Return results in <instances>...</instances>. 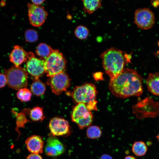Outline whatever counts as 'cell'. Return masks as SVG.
<instances>
[{
    "label": "cell",
    "mask_w": 159,
    "mask_h": 159,
    "mask_svg": "<svg viewBox=\"0 0 159 159\" xmlns=\"http://www.w3.org/2000/svg\"><path fill=\"white\" fill-rule=\"evenodd\" d=\"M142 79L135 70L125 68L116 77L110 78L109 89L114 95L125 98L131 96H139L143 92Z\"/></svg>",
    "instance_id": "6da1fadb"
},
{
    "label": "cell",
    "mask_w": 159,
    "mask_h": 159,
    "mask_svg": "<svg viewBox=\"0 0 159 159\" xmlns=\"http://www.w3.org/2000/svg\"><path fill=\"white\" fill-rule=\"evenodd\" d=\"M103 67L111 78L117 77L123 69L125 63L122 52L115 47L108 49L100 55Z\"/></svg>",
    "instance_id": "7a4b0ae2"
},
{
    "label": "cell",
    "mask_w": 159,
    "mask_h": 159,
    "mask_svg": "<svg viewBox=\"0 0 159 159\" xmlns=\"http://www.w3.org/2000/svg\"><path fill=\"white\" fill-rule=\"evenodd\" d=\"M97 93L95 86L88 83L75 87L71 95L75 102L77 104H85L87 108L91 111L97 110Z\"/></svg>",
    "instance_id": "3957f363"
},
{
    "label": "cell",
    "mask_w": 159,
    "mask_h": 159,
    "mask_svg": "<svg viewBox=\"0 0 159 159\" xmlns=\"http://www.w3.org/2000/svg\"><path fill=\"white\" fill-rule=\"evenodd\" d=\"M66 61L62 54L58 49H54L52 53L44 60L45 73L51 77L64 72Z\"/></svg>",
    "instance_id": "277c9868"
},
{
    "label": "cell",
    "mask_w": 159,
    "mask_h": 159,
    "mask_svg": "<svg viewBox=\"0 0 159 159\" xmlns=\"http://www.w3.org/2000/svg\"><path fill=\"white\" fill-rule=\"evenodd\" d=\"M7 84L10 88L19 90L28 85V74L26 69L20 67L13 66L5 71Z\"/></svg>",
    "instance_id": "5b68a950"
},
{
    "label": "cell",
    "mask_w": 159,
    "mask_h": 159,
    "mask_svg": "<svg viewBox=\"0 0 159 159\" xmlns=\"http://www.w3.org/2000/svg\"><path fill=\"white\" fill-rule=\"evenodd\" d=\"M72 121L76 123L79 128L82 129L91 124L93 115L83 103L77 104L73 109L71 115Z\"/></svg>",
    "instance_id": "8992f818"
},
{
    "label": "cell",
    "mask_w": 159,
    "mask_h": 159,
    "mask_svg": "<svg viewBox=\"0 0 159 159\" xmlns=\"http://www.w3.org/2000/svg\"><path fill=\"white\" fill-rule=\"evenodd\" d=\"M155 22L154 13L147 8L136 9L134 13V23L139 28L146 30L150 29Z\"/></svg>",
    "instance_id": "52a82bcc"
},
{
    "label": "cell",
    "mask_w": 159,
    "mask_h": 159,
    "mask_svg": "<svg viewBox=\"0 0 159 159\" xmlns=\"http://www.w3.org/2000/svg\"><path fill=\"white\" fill-rule=\"evenodd\" d=\"M47 83L50 86L52 92L58 95L68 88L70 80L68 75L64 72L50 77Z\"/></svg>",
    "instance_id": "ba28073f"
},
{
    "label": "cell",
    "mask_w": 159,
    "mask_h": 159,
    "mask_svg": "<svg viewBox=\"0 0 159 159\" xmlns=\"http://www.w3.org/2000/svg\"><path fill=\"white\" fill-rule=\"evenodd\" d=\"M27 58L26 64L27 72L34 80L39 79L45 73L44 60L36 57L31 52H27Z\"/></svg>",
    "instance_id": "9c48e42d"
},
{
    "label": "cell",
    "mask_w": 159,
    "mask_h": 159,
    "mask_svg": "<svg viewBox=\"0 0 159 159\" xmlns=\"http://www.w3.org/2000/svg\"><path fill=\"white\" fill-rule=\"evenodd\" d=\"M28 15L30 23L33 26L39 27L44 22L47 13L42 6L28 3Z\"/></svg>",
    "instance_id": "30bf717a"
},
{
    "label": "cell",
    "mask_w": 159,
    "mask_h": 159,
    "mask_svg": "<svg viewBox=\"0 0 159 159\" xmlns=\"http://www.w3.org/2000/svg\"><path fill=\"white\" fill-rule=\"evenodd\" d=\"M49 126L51 134L54 136H63L69 132V123L62 118H53L50 121Z\"/></svg>",
    "instance_id": "8fae6325"
},
{
    "label": "cell",
    "mask_w": 159,
    "mask_h": 159,
    "mask_svg": "<svg viewBox=\"0 0 159 159\" xmlns=\"http://www.w3.org/2000/svg\"><path fill=\"white\" fill-rule=\"evenodd\" d=\"M44 150L47 155L56 157L64 153V147L63 144L57 137L52 135L47 140Z\"/></svg>",
    "instance_id": "7c38bea8"
},
{
    "label": "cell",
    "mask_w": 159,
    "mask_h": 159,
    "mask_svg": "<svg viewBox=\"0 0 159 159\" xmlns=\"http://www.w3.org/2000/svg\"><path fill=\"white\" fill-rule=\"evenodd\" d=\"M25 143L27 150L31 153H42L44 141L41 137L36 135H32L26 139Z\"/></svg>",
    "instance_id": "4fadbf2b"
},
{
    "label": "cell",
    "mask_w": 159,
    "mask_h": 159,
    "mask_svg": "<svg viewBox=\"0 0 159 159\" xmlns=\"http://www.w3.org/2000/svg\"><path fill=\"white\" fill-rule=\"evenodd\" d=\"M9 58L10 61L14 66L19 67L22 63L27 62V52L22 47L15 45L9 55Z\"/></svg>",
    "instance_id": "5bb4252c"
},
{
    "label": "cell",
    "mask_w": 159,
    "mask_h": 159,
    "mask_svg": "<svg viewBox=\"0 0 159 159\" xmlns=\"http://www.w3.org/2000/svg\"><path fill=\"white\" fill-rule=\"evenodd\" d=\"M148 90L153 94L159 95V73L150 74L146 80Z\"/></svg>",
    "instance_id": "9a60e30c"
},
{
    "label": "cell",
    "mask_w": 159,
    "mask_h": 159,
    "mask_svg": "<svg viewBox=\"0 0 159 159\" xmlns=\"http://www.w3.org/2000/svg\"><path fill=\"white\" fill-rule=\"evenodd\" d=\"M85 12L91 14L101 6V0H82Z\"/></svg>",
    "instance_id": "2e32d148"
},
{
    "label": "cell",
    "mask_w": 159,
    "mask_h": 159,
    "mask_svg": "<svg viewBox=\"0 0 159 159\" xmlns=\"http://www.w3.org/2000/svg\"><path fill=\"white\" fill-rule=\"evenodd\" d=\"M53 50L49 45L44 43H41L37 47L35 52L44 60L52 53Z\"/></svg>",
    "instance_id": "e0dca14e"
},
{
    "label": "cell",
    "mask_w": 159,
    "mask_h": 159,
    "mask_svg": "<svg viewBox=\"0 0 159 159\" xmlns=\"http://www.w3.org/2000/svg\"><path fill=\"white\" fill-rule=\"evenodd\" d=\"M31 90L34 95L39 96L43 95L45 90V84L39 79L34 80L31 86Z\"/></svg>",
    "instance_id": "ac0fdd59"
},
{
    "label": "cell",
    "mask_w": 159,
    "mask_h": 159,
    "mask_svg": "<svg viewBox=\"0 0 159 159\" xmlns=\"http://www.w3.org/2000/svg\"><path fill=\"white\" fill-rule=\"evenodd\" d=\"M132 151L136 155L141 156L144 155L147 151V147L143 141L135 142L132 147Z\"/></svg>",
    "instance_id": "d6986e66"
},
{
    "label": "cell",
    "mask_w": 159,
    "mask_h": 159,
    "mask_svg": "<svg viewBox=\"0 0 159 159\" xmlns=\"http://www.w3.org/2000/svg\"><path fill=\"white\" fill-rule=\"evenodd\" d=\"M29 117L34 121H42L45 118L42 108V107H35L30 111Z\"/></svg>",
    "instance_id": "ffe728a7"
},
{
    "label": "cell",
    "mask_w": 159,
    "mask_h": 159,
    "mask_svg": "<svg viewBox=\"0 0 159 159\" xmlns=\"http://www.w3.org/2000/svg\"><path fill=\"white\" fill-rule=\"evenodd\" d=\"M102 134L100 128L95 125L88 127L86 130V135L89 138L95 139L100 138Z\"/></svg>",
    "instance_id": "44dd1931"
},
{
    "label": "cell",
    "mask_w": 159,
    "mask_h": 159,
    "mask_svg": "<svg viewBox=\"0 0 159 159\" xmlns=\"http://www.w3.org/2000/svg\"><path fill=\"white\" fill-rule=\"evenodd\" d=\"M89 33V31L87 27L83 25H79L75 29L74 35L78 39L83 40L87 37Z\"/></svg>",
    "instance_id": "7402d4cb"
},
{
    "label": "cell",
    "mask_w": 159,
    "mask_h": 159,
    "mask_svg": "<svg viewBox=\"0 0 159 159\" xmlns=\"http://www.w3.org/2000/svg\"><path fill=\"white\" fill-rule=\"evenodd\" d=\"M32 94L28 89L23 88L20 89L16 93L18 99L22 102H28L30 100Z\"/></svg>",
    "instance_id": "603a6c76"
},
{
    "label": "cell",
    "mask_w": 159,
    "mask_h": 159,
    "mask_svg": "<svg viewBox=\"0 0 159 159\" xmlns=\"http://www.w3.org/2000/svg\"><path fill=\"white\" fill-rule=\"evenodd\" d=\"M25 38L27 42H34L37 40L38 35L35 30L33 29H28L25 32Z\"/></svg>",
    "instance_id": "cb8c5ba5"
},
{
    "label": "cell",
    "mask_w": 159,
    "mask_h": 159,
    "mask_svg": "<svg viewBox=\"0 0 159 159\" xmlns=\"http://www.w3.org/2000/svg\"><path fill=\"white\" fill-rule=\"evenodd\" d=\"M18 115L17 116V118L16 122V130L19 133V136L20 133L18 130L19 128L24 127L25 124L28 121H28L26 119L24 115Z\"/></svg>",
    "instance_id": "d4e9b609"
},
{
    "label": "cell",
    "mask_w": 159,
    "mask_h": 159,
    "mask_svg": "<svg viewBox=\"0 0 159 159\" xmlns=\"http://www.w3.org/2000/svg\"><path fill=\"white\" fill-rule=\"evenodd\" d=\"M7 83V79L5 74L0 73V88L4 87Z\"/></svg>",
    "instance_id": "484cf974"
},
{
    "label": "cell",
    "mask_w": 159,
    "mask_h": 159,
    "mask_svg": "<svg viewBox=\"0 0 159 159\" xmlns=\"http://www.w3.org/2000/svg\"><path fill=\"white\" fill-rule=\"evenodd\" d=\"M26 159H43V158L39 154L31 153L27 157Z\"/></svg>",
    "instance_id": "4316f807"
},
{
    "label": "cell",
    "mask_w": 159,
    "mask_h": 159,
    "mask_svg": "<svg viewBox=\"0 0 159 159\" xmlns=\"http://www.w3.org/2000/svg\"><path fill=\"white\" fill-rule=\"evenodd\" d=\"M45 0H32L31 1L33 3V4L39 6V5L42 4Z\"/></svg>",
    "instance_id": "83f0119b"
},
{
    "label": "cell",
    "mask_w": 159,
    "mask_h": 159,
    "mask_svg": "<svg viewBox=\"0 0 159 159\" xmlns=\"http://www.w3.org/2000/svg\"><path fill=\"white\" fill-rule=\"evenodd\" d=\"M99 159H113L112 157L109 155L104 154L102 155Z\"/></svg>",
    "instance_id": "f1b7e54d"
},
{
    "label": "cell",
    "mask_w": 159,
    "mask_h": 159,
    "mask_svg": "<svg viewBox=\"0 0 159 159\" xmlns=\"http://www.w3.org/2000/svg\"><path fill=\"white\" fill-rule=\"evenodd\" d=\"M152 4L154 7H157L159 5V0L151 1Z\"/></svg>",
    "instance_id": "f546056e"
},
{
    "label": "cell",
    "mask_w": 159,
    "mask_h": 159,
    "mask_svg": "<svg viewBox=\"0 0 159 159\" xmlns=\"http://www.w3.org/2000/svg\"><path fill=\"white\" fill-rule=\"evenodd\" d=\"M124 159H136L134 157L132 156H126Z\"/></svg>",
    "instance_id": "4dcf8cb0"
},
{
    "label": "cell",
    "mask_w": 159,
    "mask_h": 159,
    "mask_svg": "<svg viewBox=\"0 0 159 159\" xmlns=\"http://www.w3.org/2000/svg\"><path fill=\"white\" fill-rule=\"evenodd\" d=\"M156 137L159 142V134Z\"/></svg>",
    "instance_id": "1f68e13d"
}]
</instances>
